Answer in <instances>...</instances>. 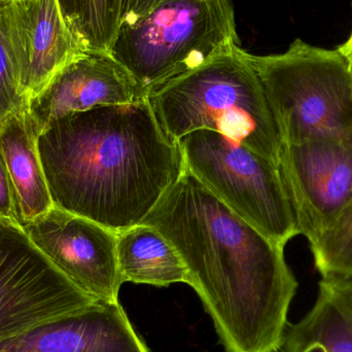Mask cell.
I'll use <instances>...</instances> for the list:
<instances>
[{"mask_svg": "<svg viewBox=\"0 0 352 352\" xmlns=\"http://www.w3.org/2000/svg\"><path fill=\"white\" fill-rule=\"evenodd\" d=\"M142 223L175 248L227 352H278L298 281L285 246L236 214L188 169Z\"/></svg>", "mask_w": 352, "mask_h": 352, "instance_id": "cell-1", "label": "cell"}, {"mask_svg": "<svg viewBox=\"0 0 352 352\" xmlns=\"http://www.w3.org/2000/svg\"><path fill=\"white\" fill-rule=\"evenodd\" d=\"M37 148L54 207L118 233L142 223L184 169L148 98L64 116Z\"/></svg>", "mask_w": 352, "mask_h": 352, "instance_id": "cell-2", "label": "cell"}, {"mask_svg": "<svg viewBox=\"0 0 352 352\" xmlns=\"http://www.w3.org/2000/svg\"><path fill=\"white\" fill-rule=\"evenodd\" d=\"M148 101L177 142L196 130L219 132L277 165L283 138L250 53L240 45L159 87Z\"/></svg>", "mask_w": 352, "mask_h": 352, "instance_id": "cell-3", "label": "cell"}, {"mask_svg": "<svg viewBox=\"0 0 352 352\" xmlns=\"http://www.w3.org/2000/svg\"><path fill=\"white\" fill-rule=\"evenodd\" d=\"M237 45L231 0H164L120 27L111 55L148 95Z\"/></svg>", "mask_w": 352, "mask_h": 352, "instance_id": "cell-4", "label": "cell"}, {"mask_svg": "<svg viewBox=\"0 0 352 352\" xmlns=\"http://www.w3.org/2000/svg\"><path fill=\"white\" fill-rule=\"evenodd\" d=\"M250 60L283 144L352 135V65L338 49L297 38L285 53Z\"/></svg>", "mask_w": 352, "mask_h": 352, "instance_id": "cell-5", "label": "cell"}, {"mask_svg": "<svg viewBox=\"0 0 352 352\" xmlns=\"http://www.w3.org/2000/svg\"><path fill=\"white\" fill-rule=\"evenodd\" d=\"M177 144L184 168L269 239L285 248L300 235L274 162L212 130L190 132Z\"/></svg>", "mask_w": 352, "mask_h": 352, "instance_id": "cell-6", "label": "cell"}, {"mask_svg": "<svg viewBox=\"0 0 352 352\" xmlns=\"http://www.w3.org/2000/svg\"><path fill=\"white\" fill-rule=\"evenodd\" d=\"M95 302L37 250L21 226L0 219V343L69 318Z\"/></svg>", "mask_w": 352, "mask_h": 352, "instance_id": "cell-7", "label": "cell"}, {"mask_svg": "<svg viewBox=\"0 0 352 352\" xmlns=\"http://www.w3.org/2000/svg\"><path fill=\"white\" fill-rule=\"evenodd\" d=\"M277 167L300 235L311 243L352 197V135L283 144Z\"/></svg>", "mask_w": 352, "mask_h": 352, "instance_id": "cell-8", "label": "cell"}, {"mask_svg": "<svg viewBox=\"0 0 352 352\" xmlns=\"http://www.w3.org/2000/svg\"><path fill=\"white\" fill-rule=\"evenodd\" d=\"M23 230L37 250L89 297L105 303L120 302L123 283L118 232L57 207Z\"/></svg>", "mask_w": 352, "mask_h": 352, "instance_id": "cell-9", "label": "cell"}, {"mask_svg": "<svg viewBox=\"0 0 352 352\" xmlns=\"http://www.w3.org/2000/svg\"><path fill=\"white\" fill-rule=\"evenodd\" d=\"M26 102L88 53L62 0H1Z\"/></svg>", "mask_w": 352, "mask_h": 352, "instance_id": "cell-10", "label": "cell"}, {"mask_svg": "<svg viewBox=\"0 0 352 352\" xmlns=\"http://www.w3.org/2000/svg\"><path fill=\"white\" fill-rule=\"evenodd\" d=\"M148 95L111 54L86 53L27 102L37 135L64 116L103 105L146 100Z\"/></svg>", "mask_w": 352, "mask_h": 352, "instance_id": "cell-11", "label": "cell"}, {"mask_svg": "<svg viewBox=\"0 0 352 352\" xmlns=\"http://www.w3.org/2000/svg\"><path fill=\"white\" fill-rule=\"evenodd\" d=\"M37 138L27 105L0 122V155L12 184L16 221L22 228L54 208Z\"/></svg>", "mask_w": 352, "mask_h": 352, "instance_id": "cell-12", "label": "cell"}, {"mask_svg": "<svg viewBox=\"0 0 352 352\" xmlns=\"http://www.w3.org/2000/svg\"><path fill=\"white\" fill-rule=\"evenodd\" d=\"M281 352H352V275H326L314 307L289 324Z\"/></svg>", "mask_w": 352, "mask_h": 352, "instance_id": "cell-13", "label": "cell"}, {"mask_svg": "<svg viewBox=\"0 0 352 352\" xmlns=\"http://www.w3.org/2000/svg\"><path fill=\"white\" fill-rule=\"evenodd\" d=\"M118 264L122 283L165 287L188 283V271L173 244L146 223L118 233Z\"/></svg>", "mask_w": 352, "mask_h": 352, "instance_id": "cell-14", "label": "cell"}, {"mask_svg": "<svg viewBox=\"0 0 352 352\" xmlns=\"http://www.w3.org/2000/svg\"><path fill=\"white\" fill-rule=\"evenodd\" d=\"M62 3L87 51L111 54L123 0H62Z\"/></svg>", "mask_w": 352, "mask_h": 352, "instance_id": "cell-15", "label": "cell"}, {"mask_svg": "<svg viewBox=\"0 0 352 352\" xmlns=\"http://www.w3.org/2000/svg\"><path fill=\"white\" fill-rule=\"evenodd\" d=\"M309 244L314 265L322 276L352 275V197Z\"/></svg>", "mask_w": 352, "mask_h": 352, "instance_id": "cell-16", "label": "cell"}, {"mask_svg": "<svg viewBox=\"0 0 352 352\" xmlns=\"http://www.w3.org/2000/svg\"><path fill=\"white\" fill-rule=\"evenodd\" d=\"M26 105L21 92L18 68L6 27L3 4L0 0V122Z\"/></svg>", "mask_w": 352, "mask_h": 352, "instance_id": "cell-17", "label": "cell"}, {"mask_svg": "<svg viewBox=\"0 0 352 352\" xmlns=\"http://www.w3.org/2000/svg\"><path fill=\"white\" fill-rule=\"evenodd\" d=\"M0 219L18 223L12 184H10L8 170L2 160L1 155H0Z\"/></svg>", "mask_w": 352, "mask_h": 352, "instance_id": "cell-18", "label": "cell"}, {"mask_svg": "<svg viewBox=\"0 0 352 352\" xmlns=\"http://www.w3.org/2000/svg\"><path fill=\"white\" fill-rule=\"evenodd\" d=\"M162 1L164 0H123L120 27L132 24Z\"/></svg>", "mask_w": 352, "mask_h": 352, "instance_id": "cell-19", "label": "cell"}, {"mask_svg": "<svg viewBox=\"0 0 352 352\" xmlns=\"http://www.w3.org/2000/svg\"><path fill=\"white\" fill-rule=\"evenodd\" d=\"M339 51L344 55V57L351 62L352 65V31L349 39L338 47Z\"/></svg>", "mask_w": 352, "mask_h": 352, "instance_id": "cell-20", "label": "cell"}]
</instances>
